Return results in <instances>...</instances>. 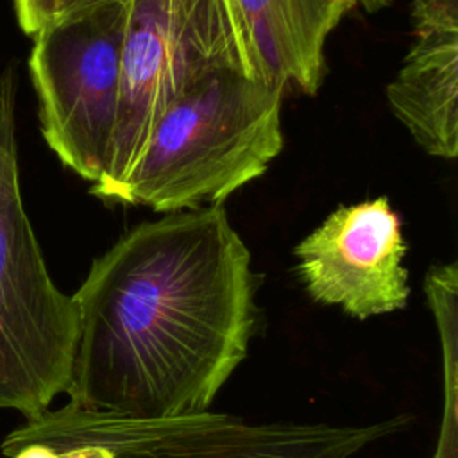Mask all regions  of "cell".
Returning a JSON list of instances; mask_svg holds the SVG:
<instances>
[{
	"label": "cell",
	"mask_w": 458,
	"mask_h": 458,
	"mask_svg": "<svg viewBox=\"0 0 458 458\" xmlns=\"http://www.w3.org/2000/svg\"><path fill=\"white\" fill-rule=\"evenodd\" d=\"M70 403L140 419L208 411L256 333L250 252L222 204L147 220L72 295Z\"/></svg>",
	"instance_id": "cell-1"
},
{
	"label": "cell",
	"mask_w": 458,
	"mask_h": 458,
	"mask_svg": "<svg viewBox=\"0 0 458 458\" xmlns=\"http://www.w3.org/2000/svg\"><path fill=\"white\" fill-rule=\"evenodd\" d=\"M283 97L242 68H211L161 113L114 202L165 215L222 204L281 152Z\"/></svg>",
	"instance_id": "cell-2"
},
{
	"label": "cell",
	"mask_w": 458,
	"mask_h": 458,
	"mask_svg": "<svg viewBox=\"0 0 458 458\" xmlns=\"http://www.w3.org/2000/svg\"><path fill=\"white\" fill-rule=\"evenodd\" d=\"M403 417L369 424L250 422L218 411L140 419L66 403L13 429L5 458H354L401 429Z\"/></svg>",
	"instance_id": "cell-3"
},
{
	"label": "cell",
	"mask_w": 458,
	"mask_h": 458,
	"mask_svg": "<svg viewBox=\"0 0 458 458\" xmlns=\"http://www.w3.org/2000/svg\"><path fill=\"white\" fill-rule=\"evenodd\" d=\"M16 79L14 64L0 73V410L32 419L70 388L79 311L52 281L23 206Z\"/></svg>",
	"instance_id": "cell-4"
},
{
	"label": "cell",
	"mask_w": 458,
	"mask_h": 458,
	"mask_svg": "<svg viewBox=\"0 0 458 458\" xmlns=\"http://www.w3.org/2000/svg\"><path fill=\"white\" fill-rule=\"evenodd\" d=\"M216 66L252 75L229 0H127L116 123L91 195L114 202L161 113Z\"/></svg>",
	"instance_id": "cell-5"
},
{
	"label": "cell",
	"mask_w": 458,
	"mask_h": 458,
	"mask_svg": "<svg viewBox=\"0 0 458 458\" xmlns=\"http://www.w3.org/2000/svg\"><path fill=\"white\" fill-rule=\"evenodd\" d=\"M125 16L127 0H100L55 14L32 36L29 73L43 140L91 184L113 141Z\"/></svg>",
	"instance_id": "cell-6"
},
{
	"label": "cell",
	"mask_w": 458,
	"mask_h": 458,
	"mask_svg": "<svg viewBox=\"0 0 458 458\" xmlns=\"http://www.w3.org/2000/svg\"><path fill=\"white\" fill-rule=\"evenodd\" d=\"M406 242L386 197L335 209L293 254L308 295L358 320L406 308Z\"/></svg>",
	"instance_id": "cell-7"
},
{
	"label": "cell",
	"mask_w": 458,
	"mask_h": 458,
	"mask_svg": "<svg viewBox=\"0 0 458 458\" xmlns=\"http://www.w3.org/2000/svg\"><path fill=\"white\" fill-rule=\"evenodd\" d=\"M356 0H229L252 75L283 93L315 95L324 48Z\"/></svg>",
	"instance_id": "cell-8"
},
{
	"label": "cell",
	"mask_w": 458,
	"mask_h": 458,
	"mask_svg": "<svg viewBox=\"0 0 458 458\" xmlns=\"http://www.w3.org/2000/svg\"><path fill=\"white\" fill-rule=\"evenodd\" d=\"M386 102L422 150L435 157L458 154V32H419Z\"/></svg>",
	"instance_id": "cell-9"
},
{
	"label": "cell",
	"mask_w": 458,
	"mask_h": 458,
	"mask_svg": "<svg viewBox=\"0 0 458 458\" xmlns=\"http://www.w3.org/2000/svg\"><path fill=\"white\" fill-rule=\"evenodd\" d=\"M424 293L431 308L442 345L445 379V417L433 458H456V345H458V267L454 261L433 265L424 277Z\"/></svg>",
	"instance_id": "cell-10"
},
{
	"label": "cell",
	"mask_w": 458,
	"mask_h": 458,
	"mask_svg": "<svg viewBox=\"0 0 458 458\" xmlns=\"http://www.w3.org/2000/svg\"><path fill=\"white\" fill-rule=\"evenodd\" d=\"M413 32H458V0H413Z\"/></svg>",
	"instance_id": "cell-11"
},
{
	"label": "cell",
	"mask_w": 458,
	"mask_h": 458,
	"mask_svg": "<svg viewBox=\"0 0 458 458\" xmlns=\"http://www.w3.org/2000/svg\"><path fill=\"white\" fill-rule=\"evenodd\" d=\"M20 29L34 36L57 13V0H13Z\"/></svg>",
	"instance_id": "cell-12"
},
{
	"label": "cell",
	"mask_w": 458,
	"mask_h": 458,
	"mask_svg": "<svg viewBox=\"0 0 458 458\" xmlns=\"http://www.w3.org/2000/svg\"><path fill=\"white\" fill-rule=\"evenodd\" d=\"M95 2H100V0H57V13L55 14L75 11V9L86 7V5L95 4Z\"/></svg>",
	"instance_id": "cell-13"
}]
</instances>
